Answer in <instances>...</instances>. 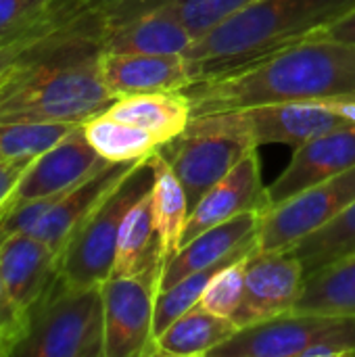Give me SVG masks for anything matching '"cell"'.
Segmentation results:
<instances>
[{
    "mask_svg": "<svg viewBox=\"0 0 355 357\" xmlns=\"http://www.w3.org/2000/svg\"><path fill=\"white\" fill-rule=\"evenodd\" d=\"M192 117L270 102L355 98V44L303 40L255 65L186 88Z\"/></svg>",
    "mask_w": 355,
    "mask_h": 357,
    "instance_id": "obj_1",
    "label": "cell"
},
{
    "mask_svg": "<svg viewBox=\"0 0 355 357\" xmlns=\"http://www.w3.org/2000/svg\"><path fill=\"white\" fill-rule=\"evenodd\" d=\"M113 100L96 42L38 38L0 79V123H84Z\"/></svg>",
    "mask_w": 355,
    "mask_h": 357,
    "instance_id": "obj_2",
    "label": "cell"
},
{
    "mask_svg": "<svg viewBox=\"0 0 355 357\" xmlns=\"http://www.w3.org/2000/svg\"><path fill=\"white\" fill-rule=\"evenodd\" d=\"M355 0H257L226 17L184 52L192 84L255 65L339 21Z\"/></svg>",
    "mask_w": 355,
    "mask_h": 357,
    "instance_id": "obj_3",
    "label": "cell"
},
{
    "mask_svg": "<svg viewBox=\"0 0 355 357\" xmlns=\"http://www.w3.org/2000/svg\"><path fill=\"white\" fill-rule=\"evenodd\" d=\"M27 314V333L13 357H105L100 287L71 289L56 274Z\"/></svg>",
    "mask_w": 355,
    "mask_h": 357,
    "instance_id": "obj_4",
    "label": "cell"
},
{
    "mask_svg": "<svg viewBox=\"0 0 355 357\" xmlns=\"http://www.w3.org/2000/svg\"><path fill=\"white\" fill-rule=\"evenodd\" d=\"M151 157L140 159L123 180L86 215L59 255V278L71 289L100 287L115 266L117 241L128 211L153 190Z\"/></svg>",
    "mask_w": 355,
    "mask_h": 357,
    "instance_id": "obj_5",
    "label": "cell"
},
{
    "mask_svg": "<svg viewBox=\"0 0 355 357\" xmlns=\"http://www.w3.org/2000/svg\"><path fill=\"white\" fill-rule=\"evenodd\" d=\"M253 151H257V144L226 113L192 117L180 136L159 146L186 190L190 211L209 188Z\"/></svg>",
    "mask_w": 355,
    "mask_h": 357,
    "instance_id": "obj_6",
    "label": "cell"
},
{
    "mask_svg": "<svg viewBox=\"0 0 355 357\" xmlns=\"http://www.w3.org/2000/svg\"><path fill=\"white\" fill-rule=\"evenodd\" d=\"M355 201V167L318 182L262 215L259 251H287L333 222Z\"/></svg>",
    "mask_w": 355,
    "mask_h": 357,
    "instance_id": "obj_7",
    "label": "cell"
},
{
    "mask_svg": "<svg viewBox=\"0 0 355 357\" xmlns=\"http://www.w3.org/2000/svg\"><path fill=\"white\" fill-rule=\"evenodd\" d=\"M105 357H153L159 276H109L103 284Z\"/></svg>",
    "mask_w": 355,
    "mask_h": 357,
    "instance_id": "obj_8",
    "label": "cell"
},
{
    "mask_svg": "<svg viewBox=\"0 0 355 357\" xmlns=\"http://www.w3.org/2000/svg\"><path fill=\"white\" fill-rule=\"evenodd\" d=\"M107 163L111 161H107L94 151V146L88 142L84 134L82 123H77L63 140H59L54 146H50L48 151L29 161L17 186L13 188L8 201L0 209V220L10 209L23 203L52 197L73 188L90 174L105 167Z\"/></svg>",
    "mask_w": 355,
    "mask_h": 357,
    "instance_id": "obj_9",
    "label": "cell"
},
{
    "mask_svg": "<svg viewBox=\"0 0 355 357\" xmlns=\"http://www.w3.org/2000/svg\"><path fill=\"white\" fill-rule=\"evenodd\" d=\"M305 282L301 261L291 251H255L245 274V295L232 316L236 328L291 314Z\"/></svg>",
    "mask_w": 355,
    "mask_h": 357,
    "instance_id": "obj_10",
    "label": "cell"
},
{
    "mask_svg": "<svg viewBox=\"0 0 355 357\" xmlns=\"http://www.w3.org/2000/svg\"><path fill=\"white\" fill-rule=\"evenodd\" d=\"M247 132L257 144H287L293 151L316 136L343 128L352 121L341 117L328 102H270L236 111H220Z\"/></svg>",
    "mask_w": 355,
    "mask_h": 357,
    "instance_id": "obj_11",
    "label": "cell"
},
{
    "mask_svg": "<svg viewBox=\"0 0 355 357\" xmlns=\"http://www.w3.org/2000/svg\"><path fill=\"white\" fill-rule=\"evenodd\" d=\"M270 207L268 186L262 178V161L257 151L249 153L236 167L230 169L213 188H209L203 199L192 207L180 247L199 236L201 232L224 224L247 211H266Z\"/></svg>",
    "mask_w": 355,
    "mask_h": 357,
    "instance_id": "obj_12",
    "label": "cell"
},
{
    "mask_svg": "<svg viewBox=\"0 0 355 357\" xmlns=\"http://www.w3.org/2000/svg\"><path fill=\"white\" fill-rule=\"evenodd\" d=\"M352 167H355V123H347L293 151L291 163L268 186L270 207Z\"/></svg>",
    "mask_w": 355,
    "mask_h": 357,
    "instance_id": "obj_13",
    "label": "cell"
},
{
    "mask_svg": "<svg viewBox=\"0 0 355 357\" xmlns=\"http://www.w3.org/2000/svg\"><path fill=\"white\" fill-rule=\"evenodd\" d=\"M264 211H247L224 224H218L186 245L178 249V253L165 264L159 280V291L174 287L178 280L188 274L220 264L228 257H234L243 251L259 249V228H262ZM157 291V293H159Z\"/></svg>",
    "mask_w": 355,
    "mask_h": 357,
    "instance_id": "obj_14",
    "label": "cell"
},
{
    "mask_svg": "<svg viewBox=\"0 0 355 357\" xmlns=\"http://www.w3.org/2000/svg\"><path fill=\"white\" fill-rule=\"evenodd\" d=\"M100 77L115 98L192 86L190 63L184 54L100 52Z\"/></svg>",
    "mask_w": 355,
    "mask_h": 357,
    "instance_id": "obj_15",
    "label": "cell"
},
{
    "mask_svg": "<svg viewBox=\"0 0 355 357\" xmlns=\"http://www.w3.org/2000/svg\"><path fill=\"white\" fill-rule=\"evenodd\" d=\"M132 163H107L105 167L96 169L88 178H84L73 188L65 190L50 209L40 218L29 234L40 238L48 245L56 255L65 249L75 228L86 220V215L123 180V176L136 165Z\"/></svg>",
    "mask_w": 355,
    "mask_h": 357,
    "instance_id": "obj_16",
    "label": "cell"
},
{
    "mask_svg": "<svg viewBox=\"0 0 355 357\" xmlns=\"http://www.w3.org/2000/svg\"><path fill=\"white\" fill-rule=\"evenodd\" d=\"M328 318L331 316L291 312L245 326L216 347L209 357H301Z\"/></svg>",
    "mask_w": 355,
    "mask_h": 357,
    "instance_id": "obj_17",
    "label": "cell"
},
{
    "mask_svg": "<svg viewBox=\"0 0 355 357\" xmlns=\"http://www.w3.org/2000/svg\"><path fill=\"white\" fill-rule=\"evenodd\" d=\"M59 274V255L29 232L0 241V276L13 299L29 312Z\"/></svg>",
    "mask_w": 355,
    "mask_h": 357,
    "instance_id": "obj_18",
    "label": "cell"
},
{
    "mask_svg": "<svg viewBox=\"0 0 355 357\" xmlns=\"http://www.w3.org/2000/svg\"><path fill=\"white\" fill-rule=\"evenodd\" d=\"M195 38L180 17L165 8H149L109 29L98 46L100 52L119 54H184Z\"/></svg>",
    "mask_w": 355,
    "mask_h": 357,
    "instance_id": "obj_19",
    "label": "cell"
},
{
    "mask_svg": "<svg viewBox=\"0 0 355 357\" xmlns=\"http://www.w3.org/2000/svg\"><path fill=\"white\" fill-rule=\"evenodd\" d=\"M105 113L146 130L165 144L186 130L192 119V105L186 90L142 92L115 98Z\"/></svg>",
    "mask_w": 355,
    "mask_h": 357,
    "instance_id": "obj_20",
    "label": "cell"
},
{
    "mask_svg": "<svg viewBox=\"0 0 355 357\" xmlns=\"http://www.w3.org/2000/svg\"><path fill=\"white\" fill-rule=\"evenodd\" d=\"M163 266V249L149 192L128 211L121 224L111 276H159L161 280Z\"/></svg>",
    "mask_w": 355,
    "mask_h": 357,
    "instance_id": "obj_21",
    "label": "cell"
},
{
    "mask_svg": "<svg viewBox=\"0 0 355 357\" xmlns=\"http://www.w3.org/2000/svg\"><path fill=\"white\" fill-rule=\"evenodd\" d=\"M236 331L239 328L230 318L195 305L155 337V349L157 356L165 357H209Z\"/></svg>",
    "mask_w": 355,
    "mask_h": 357,
    "instance_id": "obj_22",
    "label": "cell"
},
{
    "mask_svg": "<svg viewBox=\"0 0 355 357\" xmlns=\"http://www.w3.org/2000/svg\"><path fill=\"white\" fill-rule=\"evenodd\" d=\"M151 163L155 167V184L151 190L153 218L163 249V264H167L180 249L182 232L190 215V205L182 182L178 180L165 157L159 153V149L151 155Z\"/></svg>",
    "mask_w": 355,
    "mask_h": 357,
    "instance_id": "obj_23",
    "label": "cell"
},
{
    "mask_svg": "<svg viewBox=\"0 0 355 357\" xmlns=\"http://www.w3.org/2000/svg\"><path fill=\"white\" fill-rule=\"evenodd\" d=\"M295 314L355 316V253L310 276L293 307Z\"/></svg>",
    "mask_w": 355,
    "mask_h": 357,
    "instance_id": "obj_24",
    "label": "cell"
},
{
    "mask_svg": "<svg viewBox=\"0 0 355 357\" xmlns=\"http://www.w3.org/2000/svg\"><path fill=\"white\" fill-rule=\"evenodd\" d=\"M88 142L111 163H132L151 157L161 142L142 128L115 119L105 111L82 123Z\"/></svg>",
    "mask_w": 355,
    "mask_h": 357,
    "instance_id": "obj_25",
    "label": "cell"
},
{
    "mask_svg": "<svg viewBox=\"0 0 355 357\" xmlns=\"http://www.w3.org/2000/svg\"><path fill=\"white\" fill-rule=\"evenodd\" d=\"M291 251L303 266L305 276L355 253V201L333 222L293 245Z\"/></svg>",
    "mask_w": 355,
    "mask_h": 357,
    "instance_id": "obj_26",
    "label": "cell"
},
{
    "mask_svg": "<svg viewBox=\"0 0 355 357\" xmlns=\"http://www.w3.org/2000/svg\"><path fill=\"white\" fill-rule=\"evenodd\" d=\"M77 123H0V159H33L63 140Z\"/></svg>",
    "mask_w": 355,
    "mask_h": 357,
    "instance_id": "obj_27",
    "label": "cell"
},
{
    "mask_svg": "<svg viewBox=\"0 0 355 357\" xmlns=\"http://www.w3.org/2000/svg\"><path fill=\"white\" fill-rule=\"evenodd\" d=\"M253 253L243 255V257L230 261L228 266H224L211 278V282L205 289L199 305L205 307L211 314H218V316H224V318L232 320V316L241 307V301H243V295H245V274H247L249 257Z\"/></svg>",
    "mask_w": 355,
    "mask_h": 357,
    "instance_id": "obj_28",
    "label": "cell"
},
{
    "mask_svg": "<svg viewBox=\"0 0 355 357\" xmlns=\"http://www.w3.org/2000/svg\"><path fill=\"white\" fill-rule=\"evenodd\" d=\"M121 2L126 0H54L29 31V38H46L69 23L96 17Z\"/></svg>",
    "mask_w": 355,
    "mask_h": 357,
    "instance_id": "obj_29",
    "label": "cell"
},
{
    "mask_svg": "<svg viewBox=\"0 0 355 357\" xmlns=\"http://www.w3.org/2000/svg\"><path fill=\"white\" fill-rule=\"evenodd\" d=\"M355 356V316H331L314 335L301 357H349Z\"/></svg>",
    "mask_w": 355,
    "mask_h": 357,
    "instance_id": "obj_30",
    "label": "cell"
},
{
    "mask_svg": "<svg viewBox=\"0 0 355 357\" xmlns=\"http://www.w3.org/2000/svg\"><path fill=\"white\" fill-rule=\"evenodd\" d=\"M54 0H0V46L29 38L44 10Z\"/></svg>",
    "mask_w": 355,
    "mask_h": 357,
    "instance_id": "obj_31",
    "label": "cell"
},
{
    "mask_svg": "<svg viewBox=\"0 0 355 357\" xmlns=\"http://www.w3.org/2000/svg\"><path fill=\"white\" fill-rule=\"evenodd\" d=\"M27 324H29V314L13 299L0 276V335L8 339L13 347H17L27 333Z\"/></svg>",
    "mask_w": 355,
    "mask_h": 357,
    "instance_id": "obj_32",
    "label": "cell"
},
{
    "mask_svg": "<svg viewBox=\"0 0 355 357\" xmlns=\"http://www.w3.org/2000/svg\"><path fill=\"white\" fill-rule=\"evenodd\" d=\"M308 40H333V42L355 44V8L343 15L339 21L314 31Z\"/></svg>",
    "mask_w": 355,
    "mask_h": 357,
    "instance_id": "obj_33",
    "label": "cell"
},
{
    "mask_svg": "<svg viewBox=\"0 0 355 357\" xmlns=\"http://www.w3.org/2000/svg\"><path fill=\"white\" fill-rule=\"evenodd\" d=\"M38 38H21V40H15L6 46H0V79L6 75V71L13 67V63L17 59L23 56V52L36 42Z\"/></svg>",
    "mask_w": 355,
    "mask_h": 357,
    "instance_id": "obj_34",
    "label": "cell"
},
{
    "mask_svg": "<svg viewBox=\"0 0 355 357\" xmlns=\"http://www.w3.org/2000/svg\"><path fill=\"white\" fill-rule=\"evenodd\" d=\"M331 109H335L341 117H345L347 121L355 123V98H349V100H333L328 102Z\"/></svg>",
    "mask_w": 355,
    "mask_h": 357,
    "instance_id": "obj_35",
    "label": "cell"
},
{
    "mask_svg": "<svg viewBox=\"0 0 355 357\" xmlns=\"http://www.w3.org/2000/svg\"><path fill=\"white\" fill-rule=\"evenodd\" d=\"M13 349H15L13 343L0 335V357H13Z\"/></svg>",
    "mask_w": 355,
    "mask_h": 357,
    "instance_id": "obj_36",
    "label": "cell"
}]
</instances>
